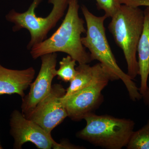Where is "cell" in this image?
<instances>
[{
  "label": "cell",
  "mask_w": 149,
  "mask_h": 149,
  "mask_svg": "<svg viewBox=\"0 0 149 149\" xmlns=\"http://www.w3.org/2000/svg\"><path fill=\"white\" fill-rule=\"evenodd\" d=\"M85 128L76 133L77 138L107 149H121L127 146L134 131L133 120L108 115L90 113L84 118Z\"/></svg>",
  "instance_id": "cell-4"
},
{
  "label": "cell",
  "mask_w": 149,
  "mask_h": 149,
  "mask_svg": "<svg viewBox=\"0 0 149 149\" xmlns=\"http://www.w3.org/2000/svg\"><path fill=\"white\" fill-rule=\"evenodd\" d=\"M10 135L14 140V149H22L27 142L34 144L40 149H77L82 147L74 146L69 141H63L60 143L56 142L51 134L47 132L36 123L25 117L17 110L10 115Z\"/></svg>",
  "instance_id": "cell-7"
},
{
  "label": "cell",
  "mask_w": 149,
  "mask_h": 149,
  "mask_svg": "<svg viewBox=\"0 0 149 149\" xmlns=\"http://www.w3.org/2000/svg\"><path fill=\"white\" fill-rule=\"evenodd\" d=\"M33 67L22 70L6 68L0 63V95L17 94L22 98L35 77Z\"/></svg>",
  "instance_id": "cell-10"
},
{
  "label": "cell",
  "mask_w": 149,
  "mask_h": 149,
  "mask_svg": "<svg viewBox=\"0 0 149 149\" xmlns=\"http://www.w3.org/2000/svg\"><path fill=\"white\" fill-rule=\"evenodd\" d=\"M42 0H33L29 8L22 13L12 9L6 15L7 21L13 23V31L27 29L31 39L27 46L30 50L33 46L41 43L47 37L48 33L55 27L59 20L64 15L68 6L69 0H49L53 8L50 13L45 17H37L35 10Z\"/></svg>",
  "instance_id": "cell-5"
},
{
  "label": "cell",
  "mask_w": 149,
  "mask_h": 149,
  "mask_svg": "<svg viewBox=\"0 0 149 149\" xmlns=\"http://www.w3.org/2000/svg\"><path fill=\"white\" fill-rule=\"evenodd\" d=\"M143 27L138 44V63L139 75L141 77L139 91L143 95L148 87L149 76V8L144 10Z\"/></svg>",
  "instance_id": "cell-11"
},
{
  "label": "cell",
  "mask_w": 149,
  "mask_h": 149,
  "mask_svg": "<svg viewBox=\"0 0 149 149\" xmlns=\"http://www.w3.org/2000/svg\"><path fill=\"white\" fill-rule=\"evenodd\" d=\"M76 62L69 55L63 58L59 62V68L56 70L58 79L65 83H70L77 72L75 68Z\"/></svg>",
  "instance_id": "cell-14"
},
{
  "label": "cell",
  "mask_w": 149,
  "mask_h": 149,
  "mask_svg": "<svg viewBox=\"0 0 149 149\" xmlns=\"http://www.w3.org/2000/svg\"><path fill=\"white\" fill-rule=\"evenodd\" d=\"M93 66L94 76L91 83L74 94L62 98L68 117L73 121H80L88 114L93 113L103 102L102 92L104 88L109 81L118 80L100 63Z\"/></svg>",
  "instance_id": "cell-6"
},
{
  "label": "cell",
  "mask_w": 149,
  "mask_h": 149,
  "mask_svg": "<svg viewBox=\"0 0 149 149\" xmlns=\"http://www.w3.org/2000/svg\"><path fill=\"white\" fill-rule=\"evenodd\" d=\"M99 10H102L107 18H111L115 14L121 4L118 0H95Z\"/></svg>",
  "instance_id": "cell-15"
},
{
  "label": "cell",
  "mask_w": 149,
  "mask_h": 149,
  "mask_svg": "<svg viewBox=\"0 0 149 149\" xmlns=\"http://www.w3.org/2000/svg\"><path fill=\"white\" fill-rule=\"evenodd\" d=\"M3 147L1 145V143H0V149H2Z\"/></svg>",
  "instance_id": "cell-18"
},
{
  "label": "cell",
  "mask_w": 149,
  "mask_h": 149,
  "mask_svg": "<svg viewBox=\"0 0 149 149\" xmlns=\"http://www.w3.org/2000/svg\"><path fill=\"white\" fill-rule=\"evenodd\" d=\"M76 70V75L70 82L68 88L66 89V93L63 98L67 97L85 88L93 79L94 66H91L88 63L79 64Z\"/></svg>",
  "instance_id": "cell-12"
},
{
  "label": "cell",
  "mask_w": 149,
  "mask_h": 149,
  "mask_svg": "<svg viewBox=\"0 0 149 149\" xmlns=\"http://www.w3.org/2000/svg\"><path fill=\"white\" fill-rule=\"evenodd\" d=\"M79 8L78 0H69L67 12L60 26L49 38L32 47L30 50L32 58L61 52L70 56L79 64L92 61L81 41V35L86 30L85 21L78 14Z\"/></svg>",
  "instance_id": "cell-1"
},
{
  "label": "cell",
  "mask_w": 149,
  "mask_h": 149,
  "mask_svg": "<svg viewBox=\"0 0 149 149\" xmlns=\"http://www.w3.org/2000/svg\"><path fill=\"white\" fill-rule=\"evenodd\" d=\"M144 19V11L139 7L121 4L108 26L115 42L123 52L127 65V74L133 80L139 75L136 54Z\"/></svg>",
  "instance_id": "cell-3"
},
{
  "label": "cell",
  "mask_w": 149,
  "mask_h": 149,
  "mask_svg": "<svg viewBox=\"0 0 149 149\" xmlns=\"http://www.w3.org/2000/svg\"><path fill=\"white\" fill-rule=\"evenodd\" d=\"M87 25L86 36L82 37V44L90 51L92 61H98L117 78L124 83L129 97L133 102L142 99L139 88L133 79L118 66L108 41L104 22L105 15L97 16L91 13L85 6H81Z\"/></svg>",
  "instance_id": "cell-2"
},
{
  "label": "cell",
  "mask_w": 149,
  "mask_h": 149,
  "mask_svg": "<svg viewBox=\"0 0 149 149\" xmlns=\"http://www.w3.org/2000/svg\"><path fill=\"white\" fill-rule=\"evenodd\" d=\"M121 4L126 5L133 7L146 6L149 8V0H118Z\"/></svg>",
  "instance_id": "cell-16"
},
{
  "label": "cell",
  "mask_w": 149,
  "mask_h": 149,
  "mask_svg": "<svg viewBox=\"0 0 149 149\" xmlns=\"http://www.w3.org/2000/svg\"><path fill=\"white\" fill-rule=\"evenodd\" d=\"M40 57L42 64L37 78L29 86V93L22 98V112L25 116L50 93L53 80L56 76V53L46 54Z\"/></svg>",
  "instance_id": "cell-9"
},
{
  "label": "cell",
  "mask_w": 149,
  "mask_h": 149,
  "mask_svg": "<svg viewBox=\"0 0 149 149\" xmlns=\"http://www.w3.org/2000/svg\"><path fill=\"white\" fill-rule=\"evenodd\" d=\"M144 104L149 108V85H148L146 91L142 95V98Z\"/></svg>",
  "instance_id": "cell-17"
},
{
  "label": "cell",
  "mask_w": 149,
  "mask_h": 149,
  "mask_svg": "<svg viewBox=\"0 0 149 149\" xmlns=\"http://www.w3.org/2000/svg\"><path fill=\"white\" fill-rule=\"evenodd\" d=\"M126 148L128 149H149V119L143 127L133 131Z\"/></svg>",
  "instance_id": "cell-13"
},
{
  "label": "cell",
  "mask_w": 149,
  "mask_h": 149,
  "mask_svg": "<svg viewBox=\"0 0 149 149\" xmlns=\"http://www.w3.org/2000/svg\"><path fill=\"white\" fill-rule=\"evenodd\" d=\"M65 93L66 89L61 84L52 85L47 95L37 104L25 117L36 123L51 134L54 128L68 117L62 100Z\"/></svg>",
  "instance_id": "cell-8"
}]
</instances>
